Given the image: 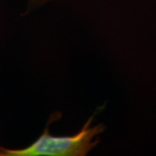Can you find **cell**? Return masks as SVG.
<instances>
[{
    "label": "cell",
    "instance_id": "6da1fadb",
    "mask_svg": "<svg viewBox=\"0 0 156 156\" xmlns=\"http://www.w3.org/2000/svg\"><path fill=\"white\" fill-rule=\"evenodd\" d=\"M95 115L90 117L77 134L72 136H52L48 127L28 147L13 150L0 147V156H85L98 145L94 138L104 131L103 124L91 127Z\"/></svg>",
    "mask_w": 156,
    "mask_h": 156
}]
</instances>
